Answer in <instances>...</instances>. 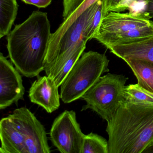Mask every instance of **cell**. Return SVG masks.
Returning a JSON list of instances; mask_svg holds the SVG:
<instances>
[{
  "label": "cell",
  "mask_w": 153,
  "mask_h": 153,
  "mask_svg": "<svg viewBox=\"0 0 153 153\" xmlns=\"http://www.w3.org/2000/svg\"><path fill=\"white\" fill-rule=\"evenodd\" d=\"M109 62L105 54L83 52L61 85L62 102L70 103L81 98L103 74L109 71Z\"/></svg>",
  "instance_id": "4"
},
{
  "label": "cell",
  "mask_w": 153,
  "mask_h": 153,
  "mask_svg": "<svg viewBox=\"0 0 153 153\" xmlns=\"http://www.w3.org/2000/svg\"><path fill=\"white\" fill-rule=\"evenodd\" d=\"M12 114L21 127L25 153H51L45 128L29 109L18 108Z\"/></svg>",
  "instance_id": "8"
},
{
  "label": "cell",
  "mask_w": 153,
  "mask_h": 153,
  "mask_svg": "<svg viewBox=\"0 0 153 153\" xmlns=\"http://www.w3.org/2000/svg\"><path fill=\"white\" fill-rule=\"evenodd\" d=\"M59 87L48 76H38L29 89L30 101L51 113L59 109L60 105Z\"/></svg>",
  "instance_id": "10"
},
{
  "label": "cell",
  "mask_w": 153,
  "mask_h": 153,
  "mask_svg": "<svg viewBox=\"0 0 153 153\" xmlns=\"http://www.w3.org/2000/svg\"><path fill=\"white\" fill-rule=\"evenodd\" d=\"M128 79L123 75L111 73L101 76L81 97L86 102L81 111L90 109L103 120H111L125 102L124 89Z\"/></svg>",
  "instance_id": "5"
},
{
  "label": "cell",
  "mask_w": 153,
  "mask_h": 153,
  "mask_svg": "<svg viewBox=\"0 0 153 153\" xmlns=\"http://www.w3.org/2000/svg\"><path fill=\"white\" fill-rule=\"evenodd\" d=\"M0 139V153H25L21 127L12 114L1 120Z\"/></svg>",
  "instance_id": "11"
},
{
  "label": "cell",
  "mask_w": 153,
  "mask_h": 153,
  "mask_svg": "<svg viewBox=\"0 0 153 153\" xmlns=\"http://www.w3.org/2000/svg\"><path fill=\"white\" fill-rule=\"evenodd\" d=\"M87 42L82 41L77 49L68 59L55 63L45 72L46 76L51 77L58 86H60L77 61L79 59L86 48Z\"/></svg>",
  "instance_id": "14"
},
{
  "label": "cell",
  "mask_w": 153,
  "mask_h": 153,
  "mask_svg": "<svg viewBox=\"0 0 153 153\" xmlns=\"http://www.w3.org/2000/svg\"><path fill=\"white\" fill-rule=\"evenodd\" d=\"M106 48L123 61L135 59L153 63V36L132 42L110 45Z\"/></svg>",
  "instance_id": "12"
},
{
  "label": "cell",
  "mask_w": 153,
  "mask_h": 153,
  "mask_svg": "<svg viewBox=\"0 0 153 153\" xmlns=\"http://www.w3.org/2000/svg\"><path fill=\"white\" fill-rule=\"evenodd\" d=\"M99 0L88 9L67 29L61 37L48 48L45 63V71L49 69L56 60L85 40L86 31L96 11ZM88 42V41H87Z\"/></svg>",
  "instance_id": "7"
},
{
  "label": "cell",
  "mask_w": 153,
  "mask_h": 153,
  "mask_svg": "<svg viewBox=\"0 0 153 153\" xmlns=\"http://www.w3.org/2000/svg\"><path fill=\"white\" fill-rule=\"evenodd\" d=\"M145 3V8L143 12H141L146 18H153V0H142Z\"/></svg>",
  "instance_id": "21"
},
{
  "label": "cell",
  "mask_w": 153,
  "mask_h": 153,
  "mask_svg": "<svg viewBox=\"0 0 153 153\" xmlns=\"http://www.w3.org/2000/svg\"><path fill=\"white\" fill-rule=\"evenodd\" d=\"M153 36V22L140 12H110L102 19L94 38L107 47Z\"/></svg>",
  "instance_id": "3"
},
{
  "label": "cell",
  "mask_w": 153,
  "mask_h": 153,
  "mask_svg": "<svg viewBox=\"0 0 153 153\" xmlns=\"http://www.w3.org/2000/svg\"><path fill=\"white\" fill-rule=\"evenodd\" d=\"M26 4L34 5L39 8H45L51 3L52 0H22Z\"/></svg>",
  "instance_id": "20"
},
{
  "label": "cell",
  "mask_w": 153,
  "mask_h": 153,
  "mask_svg": "<svg viewBox=\"0 0 153 153\" xmlns=\"http://www.w3.org/2000/svg\"><path fill=\"white\" fill-rule=\"evenodd\" d=\"M141 153H153V140L147 145Z\"/></svg>",
  "instance_id": "22"
},
{
  "label": "cell",
  "mask_w": 153,
  "mask_h": 153,
  "mask_svg": "<svg viewBox=\"0 0 153 153\" xmlns=\"http://www.w3.org/2000/svg\"><path fill=\"white\" fill-rule=\"evenodd\" d=\"M47 13L34 11L7 35L9 56L16 68L28 78L44 71L52 33Z\"/></svg>",
  "instance_id": "1"
},
{
  "label": "cell",
  "mask_w": 153,
  "mask_h": 153,
  "mask_svg": "<svg viewBox=\"0 0 153 153\" xmlns=\"http://www.w3.org/2000/svg\"><path fill=\"white\" fill-rule=\"evenodd\" d=\"M19 71L0 54V109L9 107L24 99L25 88Z\"/></svg>",
  "instance_id": "9"
},
{
  "label": "cell",
  "mask_w": 153,
  "mask_h": 153,
  "mask_svg": "<svg viewBox=\"0 0 153 153\" xmlns=\"http://www.w3.org/2000/svg\"><path fill=\"white\" fill-rule=\"evenodd\" d=\"M16 0H0V38L7 36L18 11Z\"/></svg>",
  "instance_id": "16"
},
{
  "label": "cell",
  "mask_w": 153,
  "mask_h": 153,
  "mask_svg": "<svg viewBox=\"0 0 153 153\" xmlns=\"http://www.w3.org/2000/svg\"><path fill=\"white\" fill-rule=\"evenodd\" d=\"M132 70L138 85L153 93V63L140 59L124 60Z\"/></svg>",
  "instance_id": "15"
},
{
  "label": "cell",
  "mask_w": 153,
  "mask_h": 153,
  "mask_svg": "<svg viewBox=\"0 0 153 153\" xmlns=\"http://www.w3.org/2000/svg\"><path fill=\"white\" fill-rule=\"evenodd\" d=\"M53 144L61 153H81L85 134L81 131L76 113L64 111L54 120L50 131Z\"/></svg>",
  "instance_id": "6"
},
{
  "label": "cell",
  "mask_w": 153,
  "mask_h": 153,
  "mask_svg": "<svg viewBox=\"0 0 153 153\" xmlns=\"http://www.w3.org/2000/svg\"><path fill=\"white\" fill-rule=\"evenodd\" d=\"M103 17L110 12L120 13L131 7L137 0H102Z\"/></svg>",
  "instance_id": "19"
},
{
  "label": "cell",
  "mask_w": 153,
  "mask_h": 153,
  "mask_svg": "<svg viewBox=\"0 0 153 153\" xmlns=\"http://www.w3.org/2000/svg\"><path fill=\"white\" fill-rule=\"evenodd\" d=\"M81 153H109L108 141L93 132L85 135Z\"/></svg>",
  "instance_id": "18"
},
{
  "label": "cell",
  "mask_w": 153,
  "mask_h": 153,
  "mask_svg": "<svg viewBox=\"0 0 153 153\" xmlns=\"http://www.w3.org/2000/svg\"><path fill=\"white\" fill-rule=\"evenodd\" d=\"M107 122L109 153H141L153 140V105L125 101Z\"/></svg>",
  "instance_id": "2"
},
{
  "label": "cell",
  "mask_w": 153,
  "mask_h": 153,
  "mask_svg": "<svg viewBox=\"0 0 153 153\" xmlns=\"http://www.w3.org/2000/svg\"><path fill=\"white\" fill-rule=\"evenodd\" d=\"M99 0H63V21L52 33L48 48L53 45L66 30L88 9Z\"/></svg>",
  "instance_id": "13"
},
{
  "label": "cell",
  "mask_w": 153,
  "mask_h": 153,
  "mask_svg": "<svg viewBox=\"0 0 153 153\" xmlns=\"http://www.w3.org/2000/svg\"><path fill=\"white\" fill-rule=\"evenodd\" d=\"M124 93L126 101L153 105V93L141 87L137 84L125 86Z\"/></svg>",
  "instance_id": "17"
}]
</instances>
